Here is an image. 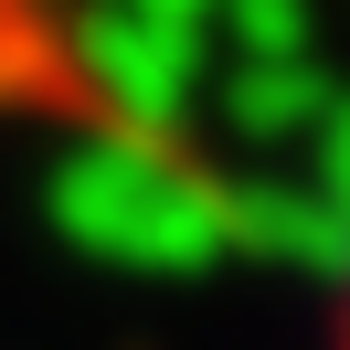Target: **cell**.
<instances>
[{
    "label": "cell",
    "mask_w": 350,
    "mask_h": 350,
    "mask_svg": "<svg viewBox=\"0 0 350 350\" xmlns=\"http://www.w3.org/2000/svg\"><path fill=\"white\" fill-rule=\"evenodd\" d=\"M329 350H350V255H340V286H329Z\"/></svg>",
    "instance_id": "1"
}]
</instances>
